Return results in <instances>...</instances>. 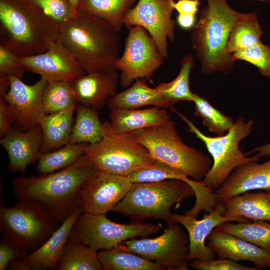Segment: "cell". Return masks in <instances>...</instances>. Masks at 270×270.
<instances>
[{
    "label": "cell",
    "mask_w": 270,
    "mask_h": 270,
    "mask_svg": "<svg viewBox=\"0 0 270 270\" xmlns=\"http://www.w3.org/2000/svg\"><path fill=\"white\" fill-rule=\"evenodd\" d=\"M253 152H256V154L253 156L258 158L261 157L269 156H270V142L264 146L256 147L250 151L248 154H250Z\"/></svg>",
    "instance_id": "cell-46"
},
{
    "label": "cell",
    "mask_w": 270,
    "mask_h": 270,
    "mask_svg": "<svg viewBox=\"0 0 270 270\" xmlns=\"http://www.w3.org/2000/svg\"><path fill=\"white\" fill-rule=\"evenodd\" d=\"M194 196L191 186L180 179L133 183L130 190L112 210L133 221L149 218L174 222L170 208H178L186 198Z\"/></svg>",
    "instance_id": "cell-6"
},
{
    "label": "cell",
    "mask_w": 270,
    "mask_h": 270,
    "mask_svg": "<svg viewBox=\"0 0 270 270\" xmlns=\"http://www.w3.org/2000/svg\"><path fill=\"white\" fill-rule=\"evenodd\" d=\"M98 170L84 154L68 167L38 176H17L12 191L18 200L36 203L60 222L80 206L84 187Z\"/></svg>",
    "instance_id": "cell-1"
},
{
    "label": "cell",
    "mask_w": 270,
    "mask_h": 270,
    "mask_svg": "<svg viewBox=\"0 0 270 270\" xmlns=\"http://www.w3.org/2000/svg\"><path fill=\"white\" fill-rule=\"evenodd\" d=\"M132 183L156 182L169 179H180L191 186L194 180L180 171L158 160L140 168L127 176Z\"/></svg>",
    "instance_id": "cell-37"
},
{
    "label": "cell",
    "mask_w": 270,
    "mask_h": 270,
    "mask_svg": "<svg viewBox=\"0 0 270 270\" xmlns=\"http://www.w3.org/2000/svg\"><path fill=\"white\" fill-rule=\"evenodd\" d=\"M171 110L186 124L188 130L204 144L212 157V166L201 180L210 191L214 192L220 188L235 168L252 160H258L254 156H246L239 148L240 141L252 132V120L246 121L244 118L239 117L226 134L212 137L204 134L189 118L173 106Z\"/></svg>",
    "instance_id": "cell-7"
},
{
    "label": "cell",
    "mask_w": 270,
    "mask_h": 270,
    "mask_svg": "<svg viewBox=\"0 0 270 270\" xmlns=\"http://www.w3.org/2000/svg\"><path fill=\"white\" fill-rule=\"evenodd\" d=\"M132 184L127 176L96 171L82 190L80 206L83 212L106 214L124 197Z\"/></svg>",
    "instance_id": "cell-15"
},
{
    "label": "cell",
    "mask_w": 270,
    "mask_h": 270,
    "mask_svg": "<svg viewBox=\"0 0 270 270\" xmlns=\"http://www.w3.org/2000/svg\"><path fill=\"white\" fill-rule=\"evenodd\" d=\"M175 0H138L124 15L122 24L128 28H143L154 40L164 58L168 57V41L175 40L176 22L172 18Z\"/></svg>",
    "instance_id": "cell-13"
},
{
    "label": "cell",
    "mask_w": 270,
    "mask_h": 270,
    "mask_svg": "<svg viewBox=\"0 0 270 270\" xmlns=\"http://www.w3.org/2000/svg\"><path fill=\"white\" fill-rule=\"evenodd\" d=\"M266 192L270 194V190H267Z\"/></svg>",
    "instance_id": "cell-49"
},
{
    "label": "cell",
    "mask_w": 270,
    "mask_h": 270,
    "mask_svg": "<svg viewBox=\"0 0 270 270\" xmlns=\"http://www.w3.org/2000/svg\"><path fill=\"white\" fill-rule=\"evenodd\" d=\"M52 20L61 25L73 18L77 12L72 8L68 0H30Z\"/></svg>",
    "instance_id": "cell-39"
},
{
    "label": "cell",
    "mask_w": 270,
    "mask_h": 270,
    "mask_svg": "<svg viewBox=\"0 0 270 270\" xmlns=\"http://www.w3.org/2000/svg\"><path fill=\"white\" fill-rule=\"evenodd\" d=\"M107 127L112 133L128 135L141 129L160 125L170 119L164 108L155 106L144 109L110 108Z\"/></svg>",
    "instance_id": "cell-23"
},
{
    "label": "cell",
    "mask_w": 270,
    "mask_h": 270,
    "mask_svg": "<svg viewBox=\"0 0 270 270\" xmlns=\"http://www.w3.org/2000/svg\"><path fill=\"white\" fill-rule=\"evenodd\" d=\"M234 61L241 60L254 65L260 74L270 78V46L258 42L232 54Z\"/></svg>",
    "instance_id": "cell-38"
},
{
    "label": "cell",
    "mask_w": 270,
    "mask_h": 270,
    "mask_svg": "<svg viewBox=\"0 0 270 270\" xmlns=\"http://www.w3.org/2000/svg\"><path fill=\"white\" fill-rule=\"evenodd\" d=\"M164 59L145 29L138 26L128 28L124 52L115 64L116 68L120 72L121 86L128 88L134 80L149 79Z\"/></svg>",
    "instance_id": "cell-12"
},
{
    "label": "cell",
    "mask_w": 270,
    "mask_h": 270,
    "mask_svg": "<svg viewBox=\"0 0 270 270\" xmlns=\"http://www.w3.org/2000/svg\"><path fill=\"white\" fill-rule=\"evenodd\" d=\"M76 106L57 113L46 114L44 116L40 124L43 134L42 154L56 150L68 143Z\"/></svg>",
    "instance_id": "cell-25"
},
{
    "label": "cell",
    "mask_w": 270,
    "mask_h": 270,
    "mask_svg": "<svg viewBox=\"0 0 270 270\" xmlns=\"http://www.w3.org/2000/svg\"><path fill=\"white\" fill-rule=\"evenodd\" d=\"M160 226L143 221L119 224L106 214L82 212L76 220L72 233L85 246L98 252L117 247L122 242L134 238H147L156 234Z\"/></svg>",
    "instance_id": "cell-10"
},
{
    "label": "cell",
    "mask_w": 270,
    "mask_h": 270,
    "mask_svg": "<svg viewBox=\"0 0 270 270\" xmlns=\"http://www.w3.org/2000/svg\"><path fill=\"white\" fill-rule=\"evenodd\" d=\"M262 34L258 16L238 22L230 34L227 52L232 55L261 42Z\"/></svg>",
    "instance_id": "cell-35"
},
{
    "label": "cell",
    "mask_w": 270,
    "mask_h": 270,
    "mask_svg": "<svg viewBox=\"0 0 270 270\" xmlns=\"http://www.w3.org/2000/svg\"><path fill=\"white\" fill-rule=\"evenodd\" d=\"M119 32L104 18L78 10L73 18L60 25L58 40L89 74L116 68L120 56Z\"/></svg>",
    "instance_id": "cell-2"
},
{
    "label": "cell",
    "mask_w": 270,
    "mask_h": 270,
    "mask_svg": "<svg viewBox=\"0 0 270 270\" xmlns=\"http://www.w3.org/2000/svg\"><path fill=\"white\" fill-rule=\"evenodd\" d=\"M43 134L42 126L38 125L26 131L12 128L1 138L0 144L6 150L10 172H23L27 166L38 161L40 154Z\"/></svg>",
    "instance_id": "cell-19"
},
{
    "label": "cell",
    "mask_w": 270,
    "mask_h": 270,
    "mask_svg": "<svg viewBox=\"0 0 270 270\" xmlns=\"http://www.w3.org/2000/svg\"><path fill=\"white\" fill-rule=\"evenodd\" d=\"M196 16L178 14L177 22L178 26L183 30H192L197 22Z\"/></svg>",
    "instance_id": "cell-45"
},
{
    "label": "cell",
    "mask_w": 270,
    "mask_h": 270,
    "mask_svg": "<svg viewBox=\"0 0 270 270\" xmlns=\"http://www.w3.org/2000/svg\"><path fill=\"white\" fill-rule=\"evenodd\" d=\"M194 64L193 54L185 56L181 60L176 77L169 82H160L156 86L169 108L179 102H193L195 94L190 88V76Z\"/></svg>",
    "instance_id": "cell-29"
},
{
    "label": "cell",
    "mask_w": 270,
    "mask_h": 270,
    "mask_svg": "<svg viewBox=\"0 0 270 270\" xmlns=\"http://www.w3.org/2000/svg\"><path fill=\"white\" fill-rule=\"evenodd\" d=\"M193 102L194 114L202 118L210 132L222 136L233 126L234 122L232 118L223 114L204 97L195 94Z\"/></svg>",
    "instance_id": "cell-36"
},
{
    "label": "cell",
    "mask_w": 270,
    "mask_h": 270,
    "mask_svg": "<svg viewBox=\"0 0 270 270\" xmlns=\"http://www.w3.org/2000/svg\"><path fill=\"white\" fill-rule=\"evenodd\" d=\"M14 117L8 104L2 98H0V136H4L12 128Z\"/></svg>",
    "instance_id": "cell-43"
},
{
    "label": "cell",
    "mask_w": 270,
    "mask_h": 270,
    "mask_svg": "<svg viewBox=\"0 0 270 270\" xmlns=\"http://www.w3.org/2000/svg\"><path fill=\"white\" fill-rule=\"evenodd\" d=\"M1 237L0 241V270H6L12 261L24 257L28 253L11 240Z\"/></svg>",
    "instance_id": "cell-42"
},
{
    "label": "cell",
    "mask_w": 270,
    "mask_h": 270,
    "mask_svg": "<svg viewBox=\"0 0 270 270\" xmlns=\"http://www.w3.org/2000/svg\"><path fill=\"white\" fill-rule=\"evenodd\" d=\"M60 28L30 0H0V44L20 57L46 51Z\"/></svg>",
    "instance_id": "cell-4"
},
{
    "label": "cell",
    "mask_w": 270,
    "mask_h": 270,
    "mask_svg": "<svg viewBox=\"0 0 270 270\" xmlns=\"http://www.w3.org/2000/svg\"><path fill=\"white\" fill-rule=\"evenodd\" d=\"M104 122V135L99 142L88 144L84 154L98 170L127 176L156 160L143 145L128 135L112 133Z\"/></svg>",
    "instance_id": "cell-9"
},
{
    "label": "cell",
    "mask_w": 270,
    "mask_h": 270,
    "mask_svg": "<svg viewBox=\"0 0 270 270\" xmlns=\"http://www.w3.org/2000/svg\"><path fill=\"white\" fill-rule=\"evenodd\" d=\"M136 0H80L78 10L90 12L108 21L120 32L122 19Z\"/></svg>",
    "instance_id": "cell-32"
},
{
    "label": "cell",
    "mask_w": 270,
    "mask_h": 270,
    "mask_svg": "<svg viewBox=\"0 0 270 270\" xmlns=\"http://www.w3.org/2000/svg\"><path fill=\"white\" fill-rule=\"evenodd\" d=\"M189 246L188 236L174 222L168 224L164 232L158 237L132 238L116 248L154 262L165 270H188Z\"/></svg>",
    "instance_id": "cell-11"
},
{
    "label": "cell",
    "mask_w": 270,
    "mask_h": 270,
    "mask_svg": "<svg viewBox=\"0 0 270 270\" xmlns=\"http://www.w3.org/2000/svg\"><path fill=\"white\" fill-rule=\"evenodd\" d=\"M266 2H268L270 4V0H266Z\"/></svg>",
    "instance_id": "cell-50"
},
{
    "label": "cell",
    "mask_w": 270,
    "mask_h": 270,
    "mask_svg": "<svg viewBox=\"0 0 270 270\" xmlns=\"http://www.w3.org/2000/svg\"><path fill=\"white\" fill-rule=\"evenodd\" d=\"M82 212L81 206L77 208L42 245L24 257L12 261L8 268L14 270H56L73 226Z\"/></svg>",
    "instance_id": "cell-18"
},
{
    "label": "cell",
    "mask_w": 270,
    "mask_h": 270,
    "mask_svg": "<svg viewBox=\"0 0 270 270\" xmlns=\"http://www.w3.org/2000/svg\"><path fill=\"white\" fill-rule=\"evenodd\" d=\"M207 245L218 258L252 262L258 270L270 268V251L214 228L208 236Z\"/></svg>",
    "instance_id": "cell-20"
},
{
    "label": "cell",
    "mask_w": 270,
    "mask_h": 270,
    "mask_svg": "<svg viewBox=\"0 0 270 270\" xmlns=\"http://www.w3.org/2000/svg\"><path fill=\"white\" fill-rule=\"evenodd\" d=\"M206 0V4L200 10L199 19L192 29L191 45L204 74H228L234 62L226 52L230 32L238 22L258 14L236 11L227 0Z\"/></svg>",
    "instance_id": "cell-3"
},
{
    "label": "cell",
    "mask_w": 270,
    "mask_h": 270,
    "mask_svg": "<svg viewBox=\"0 0 270 270\" xmlns=\"http://www.w3.org/2000/svg\"><path fill=\"white\" fill-rule=\"evenodd\" d=\"M189 266L198 270H257L256 266H247L229 259L218 258L209 260H192Z\"/></svg>",
    "instance_id": "cell-41"
},
{
    "label": "cell",
    "mask_w": 270,
    "mask_h": 270,
    "mask_svg": "<svg viewBox=\"0 0 270 270\" xmlns=\"http://www.w3.org/2000/svg\"><path fill=\"white\" fill-rule=\"evenodd\" d=\"M98 256L104 270H164L161 266L118 248L100 250Z\"/></svg>",
    "instance_id": "cell-30"
},
{
    "label": "cell",
    "mask_w": 270,
    "mask_h": 270,
    "mask_svg": "<svg viewBox=\"0 0 270 270\" xmlns=\"http://www.w3.org/2000/svg\"><path fill=\"white\" fill-rule=\"evenodd\" d=\"M116 68L84 74L72 82L78 104L95 109L102 108L116 93L119 79Z\"/></svg>",
    "instance_id": "cell-22"
},
{
    "label": "cell",
    "mask_w": 270,
    "mask_h": 270,
    "mask_svg": "<svg viewBox=\"0 0 270 270\" xmlns=\"http://www.w3.org/2000/svg\"><path fill=\"white\" fill-rule=\"evenodd\" d=\"M106 104L110 108L134 110L149 106L169 108L156 88L150 87L144 78L136 80L125 90L114 94Z\"/></svg>",
    "instance_id": "cell-26"
},
{
    "label": "cell",
    "mask_w": 270,
    "mask_h": 270,
    "mask_svg": "<svg viewBox=\"0 0 270 270\" xmlns=\"http://www.w3.org/2000/svg\"><path fill=\"white\" fill-rule=\"evenodd\" d=\"M10 86L2 98L10 108L15 128L26 131L40 124L46 115L42 102L44 91L47 80L44 78L28 85L22 79L10 78Z\"/></svg>",
    "instance_id": "cell-14"
},
{
    "label": "cell",
    "mask_w": 270,
    "mask_h": 270,
    "mask_svg": "<svg viewBox=\"0 0 270 270\" xmlns=\"http://www.w3.org/2000/svg\"><path fill=\"white\" fill-rule=\"evenodd\" d=\"M76 116L68 144L99 142L106 132L104 122H101L96 110L78 104Z\"/></svg>",
    "instance_id": "cell-28"
},
{
    "label": "cell",
    "mask_w": 270,
    "mask_h": 270,
    "mask_svg": "<svg viewBox=\"0 0 270 270\" xmlns=\"http://www.w3.org/2000/svg\"><path fill=\"white\" fill-rule=\"evenodd\" d=\"M88 144H68L56 150L42 154L38 160L36 171L40 174H46L68 167L84 154Z\"/></svg>",
    "instance_id": "cell-33"
},
{
    "label": "cell",
    "mask_w": 270,
    "mask_h": 270,
    "mask_svg": "<svg viewBox=\"0 0 270 270\" xmlns=\"http://www.w3.org/2000/svg\"><path fill=\"white\" fill-rule=\"evenodd\" d=\"M221 201L226 208L224 216L270 222V194L267 192L250 191Z\"/></svg>",
    "instance_id": "cell-24"
},
{
    "label": "cell",
    "mask_w": 270,
    "mask_h": 270,
    "mask_svg": "<svg viewBox=\"0 0 270 270\" xmlns=\"http://www.w3.org/2000/svg\"><path fill=\"white\" fill-rule=\"evenodd\" d=\"M256 0V1L260 2H266V0Z\"/></svg>",
    "instance_id": "cell-48"
},
{
    "label": "cell",
    "mask_w": 270,
    "mask_h": 270,
    "mask_svg": "<svg viewBox=\"0 0 270 270\" xmlns=\"http://www.w3.org/2000/svg\"><path fill=\"white\" fill-rule=\"evenodd\" d=\"M25 70L20 56L0 44V76L22 79Z\"/></svg>",
    "instance_id": "cell-40"
},
{
    "label": "cell",
    "mask_w": 270,
    "mask_h": 270,
    "mask_svg": "<svg viewBox=\"0 0 270 270\" xmlns=\"http://www.w3.org/2000/svg\"><path fill=\"white\" fill-rule=\"evenodd\" d=\"M20 58L26 70L47 81L72 82L85 74L74 56L58 40L44 52Z\"/></svg>",
    "instance_id": "cell-17"
},
{
    "label": "cell",
    "mask_w": 270,
    "mask_h": 270,
    "mask_svg": "<svg viewBox=\"0 0 270 270\" xmlns=\"http://www.w3.org/2000/svg\"><path fill=\"white\" fill-rule=\"evenodd\" d=\"M226 210L224 202L219 201L210 212H206L202 219L185 214H172V218L182 224L187 230L189 238V252L187 260H209L216 258V254L206 243L208 236L218 225L228 222H248L242 217L230 218L223 216Z\"/></svg>",
    "instance_id": "cell-16"
},
{
    "label": "cell",
    "mask_w": 270,
    "mask_h": 270,
    "mask_svg": "<svg viewBox=\"0 0 270 270\" xmlns=\"http://www.w3.org/2000/svg\"><path fill=\"white\" fill-rule=\"evenodd\" d=\"M72 8V10L75 11L77 12L78 10V4L80 2V0H68Z\"/></svg>",
    "instance_id": "cell-47"
},
{
    "label": "cell",
    "mask_w": 270,
    "mask_h": 270,
    "mask_svg": "<svg viewBox=\"0 0 270 270\" xmlns=\"http://www.w3.org/2000/svg\"><path fill=\"white\" fill-rule=\"evenodd\" d=\"M230 222H223L216 228L270 251V222L263 220L236 224Z\"/></svg>",
    "instance_id": "cell-31"
},
{
    "label": "cell",
    "mask_w": 270,
    "mask_h": 270,
    "mask_svg": "<svg viewBox=\"0 0 270 270\" xmlns=\"http://www.w3.org/2000/svg\"><path fill=\"white\" fill-rule=\"evenodd\" d=\"M143 145L156 160L174 168L196 181L202 180L210 170V156L184 143L170 119L155 126L128 134Z\"/></svg>",
    "instance_id": "cell-5"
},
{
    "label": "cell",
    "mask_w": 270,
    "mask_h": 270,
    "mask_svg": "<svg viewBox=\"0 0 270 270\" xmlns=\"http://www.w3.org/2000/svg\"><path fill=\"white\" fill-rule=\"evenodd\" d=\"M57 220L36 202L19 201L10 207L0 206L1 236L28 253L42 245L58 227Z\"/></svg>",
    "instance_id": "cell-8"
},
{
    "label": "cell",
    "mask_w": 270,
    "mask_h": 270,
    "mask_svg": "<svg viewBox=\"0 0 270 270\" xmlns=\"http://www.w3.org/2000/svg\"><path fill=\"white\" fill-rule=\"evenodd\" d=\"M42 102L46 114L62 112L78 104L72 82L66 81H48Z\"/></svg>",
    "instance_id": "cell-34"
},
{
    "label": "cell",
    "mask_w": 270,
    "mask_h": 270,
    "mask_svg": "<svg viewBox=\"0 0 270 270\" xmlns=\"http://www.w3.org/2000/svg\"><path fill=\"white\" fill-rule=\"evenodd\" d=\"M200 4V0H178L174 9L178 14L196 15Z\"/></svg>",
    "instance_id": "cell-44"
},
{
    "label": "cell",
    "mask_w": 270,
    "mask_h": 270,
    "mask_svg": "<svg viewBox=\"0 0 270 270\" xmlns=\"http://www.w3.org/2000/svg\"><path fill=\"white\" fill-rule=\"evenodd\" d=\"M57 270H102L98 252L83 244L72 233L67 240Z\"/></svg>",
    "instance_id": "cell-27"
},
{
    "label": "cell",
    "mask_w": 270,
    "mask_h": 270,
    "mask_svg": "<svg viewBox=\"0 0 270 270\" xmlns=\"http://www.w3.org/2000/svg\"><path fill=\"white\" fill-rule=\"evenodd\" d=\"M258 161L248 162L232 171L214 192L219 200L254 190H270V160L263 164Z\"/></svg>",
    "instance_id": "cell-21"
}]
</instances>
